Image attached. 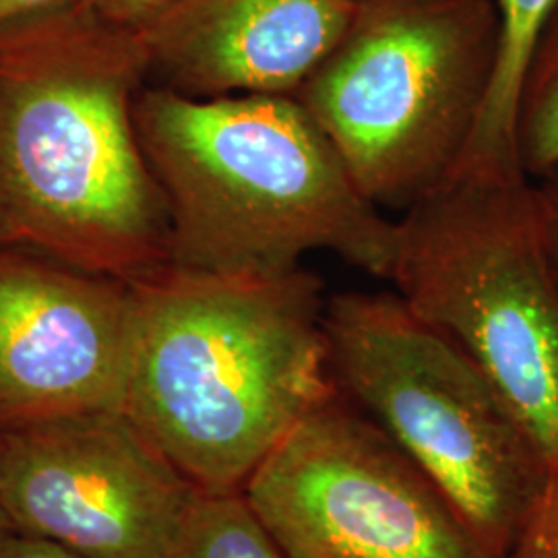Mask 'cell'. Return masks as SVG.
Masks as SVG:
<instances>
[{"label":"cell","instance_id":"obj_1","mask_svg":"<svg viewBox=\"0 0 558 558\" xmlns=\"http://www.w3.org/2000/svg\"><path fill=\"white\" fill-rule=\"evenodd\" d=\"M143 85L137 29L83 2L0 23V248L124 281L168 265L133 120Z\"/></svg>","mask_w":558,"mask_h":558},{"label":"cell","instance_id":"obj_2","mask_svg":"<svg viewBox=\"0 0 558 558\" xmlns=\"http://www.w3.org/2000/svg\"><path fill=\"white\" fill-rule=\"evenodd\" d=\"M122 412L203 493H234L338 393L327 296L306 267L218 276L161 265L129 281Z\"/></svg>","mask_w":558,"mask_h":558},{"label":"cell","instance_id":"obj_3","mask_svg":"<svg viewBox=\"0 0 558 558\" xmlns=\"http://www.w3.org/2000/svg\"><path fill=\"white\" fill-rule=\"evenodd\" d=\"M133 120L168 207V265L278 276L331 253L391 279L398 221L364 197L292 96L201 100L143 85Z\"/></svg>","mask_w":558,"mask_h":558},{"label":"cell","instance_id":"obj_4","mask_svg":"<svg viewBox=\"0 0 558 558\" xmlns=\"http://www.w3.org/2000/svg\"><path fill=\"white\" fill-rule=\"evenodd\" d=\"M495 0H356L294 92L366 199L408 209L463 160L499 60Z\"/></svg>","mask_w":558,"mask_h":558},{"label":"cell","instance_id":"obj_5","mask_svg":"<svg viewBox=\"0 0 558 558\" xmlns=\"http://www.w3.org/2000/svg\"><path fill=\"white\" fill-rule=\"evenodd\" d=\"M325 336L339 393L418 465L490 557H513L548 459L478 364L398 294L329 296Z\"/></svg>","mask_w":558,"mask_h":558},{"label":"cell","instance_id":"obj_6","mask_svg":"<svg viewBox=\"0 0 558 558\" xmlns=\"http://www.w3.org/2000/svg\"><path fill=\"white\" fill-rule=\"evenodd\" d=\"M389 281L478 364L548 463L557 458L558 279L534 182L459 166L403 211Z\"/></svg>","mask_w":558,"mask_h":558},{"label":"cell","instance_id":"obj_7","mask_svg":"<svg viewBox=\"0 0 558 558\" xmlns=\"http://www.w3.org/2000/svg\"><path fill=\"white\" fill-rule=\"evenodd\" d=\"M240 493L286 558H493L418 465L339 391Z\"/></svg>","mask_w":558,"mask_h":558},{"label":"cell","instance_id":"obj_8","mask_svg":"<svg viewBox=\"0 0 558 558\" xmlns=\"http://www.w3.org/2000/svg\"><path fill=\"white\" fill-rule=\"evenodd\" d=\"M201 490L124 412L0 430L11 527L85 558H168Z\"/></svg>","mask_w":558,"mask_h":558},{"label":"cell","instance_id":"obj_9","mask_svg":"<svg viewBox=\"0 0 558 558\" xmlns=\"http://www.w3.org/2000/svg\"><path fill=\"white\" fill-rule=\"evenodd\" d=\"M133 315L129 281L0 248V430L122 412Z\"/></svg>","mask_w":558,"mask_h":558},{"label":"cell","instance_id":"obj_10","mask_svg":"<svg viewBox=\"0 0 558 558\" xmlns=\"http://www.w3.org/2000/svg\"><path fill=\"white\" fill-rule=\"evenodd\" d=\"M356 0H174L137 27L147 85L186 98L294 96Z\"/></svg>","mask_w":558,"mask_h":558},{"label":"cell","instance_id":"obj_11","mask_svg":"<svg viewBox=\"0 0 558 558\" xmlns=\"http://www.w3.org/2000/svg\"><path fill=\"white\" fill-rule=\"evenodd\" d=\"M499 9V60L490 96L461 163L521 170L515 156L519 85L542 23L558 0H495ZM459 163V166H461ZM458 166V168H459ZM523 172V170H521Z\"/></svg>","mask_w":558,"mask_h":558},{"label":"cell","instance_id":"obj_12","mask_svg":"<svg viewBox=\"0 0 558 558\" xmlns=\"http://www.w3.org/2000/svg\"><path fill=\"white\" fill-rule=\"evenodd\" d=\"M515 156L527 179L558 168V2L539 27L519 85Z\"/></svg>","mask_w":558,"mask_h":558},{"label":"cell","instance_id":"obj_13","mask_svg":"<svg viewBox=\"0 0 558 558\" xmlns=\"http://www.w3.org/2000/svg\"><path fill=\"white\" fill-rule=\"evenodd\" d=\"M168 558L286 557L240 490H201Z\"/></svg>","mask_w":558,"mask_h":558},{"label":"cell","instance_id":"obj_14","mask_svg":"<svg viewBox=\"0 0 558 558\" xmlns=\"http://www.w3.org/2000/svg\"><path fill=\"white\" fill-rule=\"evenodd\" d=\"M511 558H558V456L548 463L536 507Z\"/></svg>","mask_w":558,"mask_h":558},{"label":"cell","instance_id":"obj_15","mask_svg":"<svg viewBox=\"0 0 558 558\" xmlns=\"http://www.w3.org/2000/svg\"><path fill=\"white\" fill-rule=\"evenodd\" d=\"M534 193L538 203L542 236L558 279V168L546 177L534 180Z\"/></svg>","mask_w":558,"mask_h":558},{"label":"cell","instance_id":"obj_16","mask_svg":"<svg viewBox=\"0 0 558 558\" xmlns=\"http://www.w3.org/2000/svg\"><path fill=\"white\" fill-rule=\"evenodd\" d=\"M110 23L137 29L174 0H81Z\"/></svg>","mask_w":558,"mask_h":558},{"label":"cell","instance_id":"obj_17","mask_svg":"<svg viewBox=\"0 0 558 558\" xmlns=\"http://www.w3.org/2000/svg\"><path fill=\"white\" fill-rule=\"evenodd\" d=\"M0 558H85L62 548L54 542L36 538L11 530L4 538L0 539Z\"/></svg>","mask_w":558,"mask_h":558},{"label":"cell","instance_id":"obj_18","mask_svg":"<svg viewBox=\"0 0 558 558\" xmlns=\"http://www.w3.org/2000/svg\"><path fill=\"white\" fill-rule=\"evenodd\" d=\"M77 2L81 0H0V23L57 11V9L77 4Z\"/></svg>","mask_w":558,"mask_h":558},{"label":"cell","instance_id":"obj_19","mask_svg":"<svg viewBox=\"0 0 558 558\" xmlns=\"http://www.w3.org/2000/svg\"><path fill=\"white\" fill-rule=\"evenodd\" d=\"M11 530H13V527H11L9 519L4 515V509H2V502H0V539L4 538Z\"/></svg>","mask_w":558,"mask_h":558}]
</instances>
